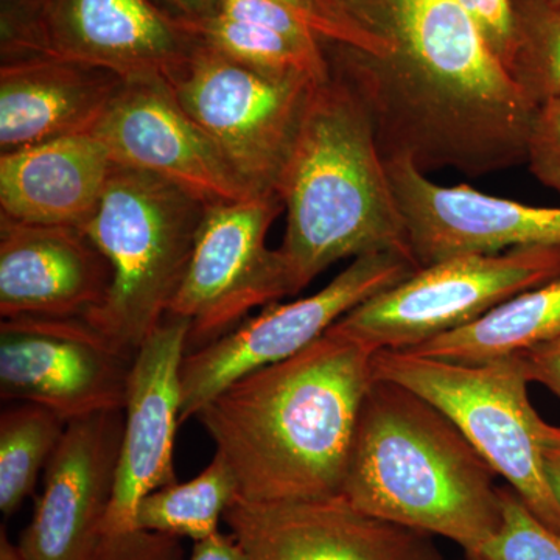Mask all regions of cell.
<instances>
[{"instance_id": "1", "label": "cell", "mask_w": 560, "mask_h": 560, "mask_svg": "<svg viewBox=\"0 0 560 560\" xmlns=\"http://www.w3.org/2000/svg\"><path fill=\"white\" fill-rule=\"evenodd\" d=\"M386 55L324 43L331 75L366 106L383 158L422 172L492 175L526 162L537 106L481 38L460 0H337Z\"/></svg>"}, {"instance_id": "2", "label": "cell", "mask_w": 560, "mask_h": 560, "mask_svg": "<svg viewBox=\"0 0 560 560\" xmlns=\"http://www.w3.org/2000/svg\"><path fill=\"white\" fill-rule=\"evenodd\" d=\"M375 350L340 331L242 377L195 416L238 497L283 503L341 495Z\"/></svg>"}, {"instance_id": "3", "label": "cell", "mask_w": 560, "mask_h": 560, "mask_svg": "<svg viewBox=\"0 0 560 560\" xmlns=\"http://www.w3.org/2000/svg\"><path fill=\"white\" fill-rule=\"evenodd\" d=\"M276 194L293 294L340 260L396 253L416 264L370 113L337 77L313 91Z\"/></svg>"}, {"instance_id": "4", "label": "cell", "mask_w": 560, "mask_h": 560, "mask_svg": "<svg viewBox=\"0 0 560 560\" xmlns=\"http://www.w3.org/2000/svg\"><path fill=\"white\" fill-rule=\"evenodd\" d=\"M495 477L438 408L396 383L372 382L341 489L352 506L470 552L500 528Z\"/></svg>"}, {"instance_id": "5", "label": "cell", "mask_w": 560, "mask_h": 560, "mask_svg": "<svg viewBox=\"0 0 560 560\" xmlns=\"http://www.w3.org/2000/svg\"><path fill=\"white\" fill-rule=\"evenodd\" d=\"M206 209L160 176L117 165L83 230L113 270L108 296L84 319L116 348L136 355L167 316Z\"/></svg>"}, {"instance_id": "6", "label": "cell", "mask_w": 560, "mask_h": 560, "mask_svg": "<svg viewBox=\"0 0 560 560\" xmlns=\"http://www.w3.org/2000/svg\"><path fill=\"white\" fill-rule=\"evenodd\" d=\"M372 375L412 390L447 416L530 512L560 534V508L541 460L544 419L529 401L521 355L467 363L412 350H378Z\"/></svg>"}, {"instance_id": "7", "label": "cell", "mask_w": 560, "mask_h": 560, "mask_svg": "<svg viewBox=\"0 0 560 560\" xmlns=\"http://www.w3.org/2000/svg\"><path fill=\"white\" fill-rule=\"evenodd\" d=\"M560 276V246L464 254L420 267L331 329L375 350H412Z\"/></svg>"}, {"instance_id": "8", "label": "cell", "mask_w": 560, "mask_h": 560, "mask_svg": "<svg viewBox=\"0 0 560 560\" xmlns=\"http://www.w3.org/2000/svg\"><path fill=\"white\" fill-rule=\"evenodd\" d=\"M319 83L302 73L250 68L198 43L168 81L176 101L253 194L276 191Z\"/></svg>"}, {"instance_id": "9", "label": "cell", "mask_w": 560, "mask_h": 560, "mask_svg": "<svg viewBox=\"0 0 560 560\" xmlns=\"http://www.w3.org/2000/svg\"><path fill=\"white\" fill-rule=\"evenodd\" d=\"M125 410L101 412L66 425L47 464L44 490L16 545L24 560H183L179 539L142 530L114 540L106 518Z\"/></svg>"}, {"instance_id": "10", "label": "cell", "mask_w": 560, "mask_h": 560, "mask_svg": "<svg viewBox=\"0 0 560 560\" xmlns=\"http://www.w3.org/2000/svg\"><path fill=\"white\" fill-rule=\"evenodd\" d=\"M283 209L276 191L208 206L167 316L189 320L187 352L238 326L253 308L293 294L282 253L267 234Z\"/></svg>"}, {"instance_id": "11", "label": "cell", "mask_w": 560, "mask_h": 560, "mask_svg": "<svg viewBox=\"0 0 560 560\" xmlns=\"http://www.w3.org/2000/svg\"><path fill=\"white\" fill-rule=\"evenodd\" d=\"M416 270L415 261L396 253L357 257L315 294L271 304L219 340L187 352L180 364V422L195 418L217 394L250 372L302 352L342 316Z\"/></svg>"}, {"instance_id": "12", "label": "cell", "mask_w": 560, "mask_h": 560, "mask_svg": "<svg viewBox=\"0 0 560 560\" xmlns=\"http://www.w3.org/2000/svg\"><path fill=\"white\" fill-rule=\"evenodd\" d=\"M135 357L83 318H14L0 326V396L66 422L125 410Z\"/></svg>"}, {"instance_id": "13", "label": "cell", "mask_w": 560, "mask_h": 560, "mask_svg": "<svg viewBox=\"0 0 560 560\" xmlns=\"http://www.w3.org/2000/svg\"><path fill=\"white\" fill-rule=\"evenodd\" d=\"M386 168L419 268L464 254L560 246V208L525 205L467 184L441 186L407 158L386 160Z\"/></svg>"}, {"instance_id": "14", "label": "cell", "mask_w": 560, "mask_h": 560, "mask_svg": "<svg viewBox=\"0 0 560 560\" xmlns=\"http://www.w3.org/2000/svg\"><path fill=\"white\" fill-rule=\"evenodd\" d=\"M90 132L117 165L160 176L206 206L254 195L179 105L167 80L125 81Z\"/></svg>"}, {"instance_id": "15", "label": "cell", "mask_w": 560, "mask_h": 560, "mask_svg": "<svg viewBox=\"0 0 560 560\" xmlns=\"http://www.w3.org/2000/svg\"><path fill=\"white\" fill-rule=\"evenodd\" d=\"M189 320L165 316L140 346L132 363L124 438L110 499L106 533L135 539L138 510L154 490L176 482V430L183 411L180 364L187 353Z\"/></svg>"}, {"instance_id": "16", "label": "cell", "mask_w": 560, "mask_h": 560, "mask_svg": "<svg viewBox=\"0 0 560 560\" xmlns=\"http://www.w3.org/2000/svg\"><path fill=\"white\" fill-rule=\"evenodd\" d=\"M224 522L246 560H444L429 534L364 514L341 495L283 503L237 497Z\"/></svg>"}, {"instance_id": "17", "label": "cell", "mask_w": 560, "mask_h": 560, "mask_svg": "<svg viewBox=\"0 0 560 560\" xmlns=\"http://www.w3.org/2000/svg\"><path fill=\"white\" fill-rule=\"evenodd\" d=\"M197 40L156 0H51L40 55L109 70L125 81H171Z\"/></svg>"}, {"instance_id": "18", "label": "cell", "mask_w": 560, "mask_h": 560, "mask_svg": "<svg viewBox=\"0 0 560 560\" xmlns=\"http://www.w3.org/2000/svg\"><path fill=\"white\" fill-rule=\"evenodd\" d=\"M113 270L75 226L0 215V315L86 318L108 296Z\"/></svg>"}, {"instance_id": "19", "label": "cell", "mask_w": 560, "mask_h": 560, "mask_svg": "<svg viewBox=\"0 0 560 560\" xmlns=\"http://www.w3.org/2000/svg\"><path fill=\"white\" fill-rule=\"evenodd\" d=\"M125 80L38 55L0 66V153L90 132Z\"/></svg>"}, {"instance_id": "20", "label": "cell", "mask_w": 560, "mask_h": 560, "mask_svg": "<svg viewBox=\"0 0 560 560\" xmlns=\"http://www.w3.org/2000/svg\"><path fill=\"white\" fill-rule=\"evenodd\" d=\"M117 164L91 132L0 154V215L84 230Z\"/></svg>"}, {"instance_id": "21", "label": "cell", "mask_w": 560, "mask_h": 560, "mask_svg": "<svg viewBox=\"0 0 560 560\" xmlns=\"http://www.w3.org/2000/svg\"><path fill=\"white\" fill-rule=\"evenodd\" d=\"M558 337L560 276L523 291L458 330L423 342L412 352L434 359L485 363L518 355Z\"/></svg>"}, {"instance_id": "22", "label": "cell", "mask_w": 560, "mask_h": 560, "mask_svg": "<svg viewBox=\"0 0 560 560\" xmlns=\"http://www.w3.org/2000/svg\"><path fill=\"white\" fill-rule=\"evenodd\" d=\"M237 480L220 455L198 477L151 492L138 510L139 529L201 541L220 533V521L237 499Z\"/></svg>"}, {"instance_id": "23", "label": "cell", "mask_w": 560, "mask_h": 560, "mask_svg": "<svg viewBox=\"0 0 560 560\" xmlns=\"http://www.w3.org/2000/svg\"><path fill=\"white\" fill-rule=\"evenodd\" d=\"M180 22L198 44L250 68L302 73L319 81L331 77L324 43H296L270 28L232 20L221 13Z\"/></svg>"}, {"instance_id": "24", "label": "cell", "mask_w": 560, "mask_h": 560, "mask_svg": "<svg viewBox=\"0 0 560 560\" xmlns=\"http://www.w3.org/2000/svg\"><path fill=\"white\" fill-rule=\"evenodd\" d=\"M68 422L33 404L0 416V511L10 517L31 495L43 467L60 444Z\"/></svg>"}, {"instance_id": "25", "label": "cell", "mask_w": 560, "mask_h": 560, "mask_svg": "<svg viewBox=\"0 0 560 560\" xmlns=\"http://www.w3.org/2000/svg\"><path fill=\"white\" fill-rule=\"evenodd\" d=\"M514 40L504 62L534 106L560 97V10L544 0H512Z\"/></svg>"}, {"instance_id": "26", "label": "cell", "mask_w": 560, "mask_h": 560, "mask_svg": "<svg viewBox=\"0 0 560 560\" xmlns=\"http://www.w3.org/2000/svg\"><path fill=\"white\" fill-rule=\"evenodd\" d=\"M501 525L464 560H560V534L548 528L511 488H500Z\"/></svg>"}, {"instance_id": "27", "label": "cell", "mask_w": 560, "mask_h": 560, "mask_svg": "<svg viewBox=\"0 0 560 560\" xmlns=\"http://www.w3.org/2000/svg\"><path fill=\"white\" fill-rule=\"evenodd\" d=\"M534 178L560 198V97L537 106L526 138V162Z\"/></svg>"}, {"instance_id": "28", "label": "cell", "mask_w": 560, "mask_h": 560, "mask_svg": "<svg viewBox=\"0 0 560 560\" xmlns=\"http://www.w3.org/2000/svg\"><path fill=\"white\" fill-rule=\"evenodd\" d=\"M283 3L296 11L302 21L326 43L345 44L355 49L368 51L374 57L386 55L385 46L361 31L337 0H282Z\"/></svg>"}, {"instance_id": "29", "label": "cell", "mask_w": 560, "mask_h": 560, "mask_svg": "<svg viewBox=\"0 0 560 560\" xmlns=\"http://www.w3.org/2000/svg\"><path fill=\"white\" fill-rule=\"evenodd\" d=\"M51 0H0L2 61L38 57L43 20Z\"/></svg>"}, {"instance_id": "30", "label": "cell", "mask_w": 560, "mask_h": 560, "mask_svg": "<svg viewBox=\"0 0 560 560\" xmlns=\"http://www.w3.org/2000/svg\"><path fill=\"white\" fill-rule=\"evenodd\" d=\"M219 13L270 28L296 43H326L282 0H220Z\"/></svg>"}, {"instance_id": "31", "label": "cell", "mask_w": 560, "mask_h": 560, "mask_svg": "<svg viewBox=\"0 0 560 560\" xmlns=\"http://www.w3.org/2000/svg\"><path fill=\"white\" fill-rule=\"evenodd\" d=\"M490 51L504 66L514 40L512 0H460Z\"/></svg>"}, {"instance_id": "32", "label": "cell", "mask_w": 560, "mask_h": 560, "mask_svg": "<svg viewBox=\"0 0 560 560\" xmlns=\"http://www.w3.org/2000/svg\"><path fill=\"white\" fill-rule=\"evenodd\" d=\"M528 381L540 383L560 400V337L518 353Z\"/></svg>"}, {"instance_id": "33", "label": "cell", "mask_w": 560, "mask_h": 560, "mask_svg": "<svg viewBox=\"0 0 560 560\" xmlns=\"http://www.w3.org/2000/svg\"><path fill=\"white\" fill-rule=\"evenodd\" d=\"M540 447L545 477L560 508V427L541 420Z\"/></svg>"}, {"instance_id": "34", "label": "cell", "mask_w": 560, "mask_h": 560, "mask_svg": "<svg viewBox=\"0 0 560 560\" xmlns=\"http://www.w3.org/2000/svg\"><path fill=\"white\" fill-rule=\"evenodd\" d=\"M190 560H246V556L232 534L217 533L209 539L195 541Z\"/></svg>"}, {"instance_id": "35", "label": "cell", "mask_w": 560, "mask_h": 560, "mask_svg": "<svg viewBox=\"0 0 560 560\" xmlns=\"http://www.w3.org/2000/svg\"><path fill=\"white\" fill-rule=\"evenodd\" d=\"M179 20H201L219 13L220 0H161Z\"/></svg>"}, {"instance_id": "36", "label": "cell", "mask_w": 560, "mask_h": 560, "mask_svg": "<svg viewBox=\"0 0 560 560\" xmlns=\"http://www.w3.org/2000/svg\"><path fill=\"white\" fill-rule=\"evenodd\" d=\"M0 560H24L16 545L11 544L3 529L0 533Z\"/></svg>"}, {"instance_id": "37", "label": "cell", "mask_w": 560, "mask_h": 560, "mask_svg": "<svg viewBox=\"0 0 560 560\" xmlns=\"http://www.w3.org/2000/svg\"><path fill=\"white\" fill-rule=\"evenodd\" d=\"M544 2L550 3L551 7L560 10V0H544Z\"/></svg>"}, {"instance_id": "38", "label": "cell", "mask_w": 560, "mask_h": 560, "mask_svg": "<svg viewBox=\"0 0 560 560\" xmlns=\"http://www.w3.org/2000/svg\"><path fill=\"white\" fill-rule=\"evenodd\" d=\"M464 560V559H463Z\"/></svg>"}]
</instances>
